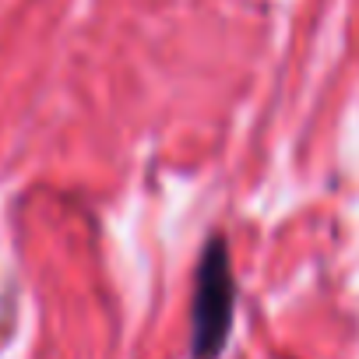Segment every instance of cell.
I'll return each mask as SVG.
<instances>
[{
  "label": "cell",
  "instance_id": "obj_1",
  "mask_svg": "<svg viewBox=\"0 0 359 359\" xmlns=\"http://www.w3.org/2000/svg\"><path fill=\"white\" fill-rule=\"evenodd\" d=\"M236 317V275L229 257V240L222 233L208 236L194 268L191 289V359H215L233 331Z\"/></svg>",
  "mask_w": 359,
  "mask_h": 359
}]
</instances>
